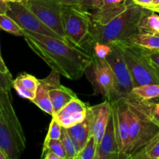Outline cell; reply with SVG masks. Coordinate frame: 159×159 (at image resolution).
I'll use <instances>...</instances> for the list:
<instances>
[{
  "instance_id": "4",
  "label": "cell",
  "mask_w": 159,
  "mask_h": 159,
  "mask_svg": "<svg viewBox=\"0 0 159 159\" xmlns=\"http://www.w3.org/2000/svg\"><path fill=\"white\" fill-rule=\"evenodd\" d=\"M62 25L67 40L89 53L94 45L92 34V16L89 11L78 6H62Z\"/></svg>"
},
{
  "instance_id": "9",
  "label": "cell",
  "mask_w": 159,
  "mask_h": 159,
  "mask_svg": "<svg viewBox=\"0 0 159 159\" xmlns=\"http://www.w3.org/2000/svg\"><path fill=\"white\" fill-rule=\"evenodd\" d=\"M6 14L15 20L25 31L64 40L40 21L38 17L23 4V2H10L9 9Z\"/></svg>"
},
{
  "instance_id": "38",
  "label": "cell",
  "mask_w": 159,
  "mask_h": 159,
  "mask_svg": "<svg viewBox=\"0 0 159 159\" xmlns=\"http://www.w3.org/2000/svg\"><path fill=\"white\" fill-rule=\"evenodd\" d=\"M159 6V0H152V6H149L148 8H152V7H155V6Z\"/></svg>"
},
{
  "instance_id": "3",
  "label": "cell",
  "mask_w": 159,
  "mask_h": 159,
  "mask_svg": "<svg viewBox=\"0 0 159 159\" xmlns=\"http://www.w3.org/2000/svg\"><path fill=\"white\" fill-rule=\"evenodd\" d=\"M149 9L131 2L127 9L104 26L92 23V34L96 42L110 43L118 40H127L139 34V25Z\"/></svg>"
},
{
  "instance_id": "36",
  "label": "cell",
  "mask_w": 159,
  "mask_h": 159,
  "mask_svg": "<svg viewBox=\"0 0 159 159\" xmlns=\"http://www.w3.org/2000/svg\"><path fill=\"white\" fill-rule=\"evenodd\" d=\"M41 158L43 159H61L58 155H57L56 154H54V152H50V151H48V152H45L43 155H41Z\"/></svg>"
},
{
  "instance_id": "37",
  "label": "cell",
  "mask_w": 159,
  "mask_h": 159,
  "mask_svg": "<svg viewBox=\"0 0 159 159\" xmlns=\"http://www.w3.org/2000/svg\"><path fill=\"white\" fill-rule=\"evenodd\" d=\"M0 70H1L3 73H5V74H8V73H9V69H8L7 67H6V64H5L4 61H3L2 57L1 55H0Z\"/></svg>"
},
{
  "instance_id": "28",
  "label": "cell",
  "mask_w": 159,
  "mask_h": 159,
  "mask_svg": "<svg viewBox=\"0 0 159 159\" xmlns=\"http://www.w3.org/2000/svg\"><path fill=\"white\" fill-rule=\"evenodd\" d=\"M93 54L101 59H106V57L112 51V46L110 43H103L96 42L93 45Z\"/></svg>"
},
{
  "instance_id": "5",
  "label": "cell",
  "mask_w": 159,
  "mask_h": 159,
  "mask_svg": "<svg viewBox=\"0 0 159 159\" xmlns=\"http://www.w3.org/2000/svg\"><path fill=\"white\" fill-rule=\"evenodd\" d=\"M122 52L134 87L146 84H159V69L149 59L148 51L126 40L113 41Z\"/></svg>"
},
{
  "instance_id": "42",
  "label": "cell",
  "mask_w": 159,
  "mask_h": 159,
  "mask_svg": "<svg viewBox=\"0 0 159 159\" xmlns=\"http://www.w3.org/2000/svg\"><path fill=\"white\" fill-rule=\"evenodd\" d=\"M2 114H1V112H0V120H2Z\"/></svg>"
},
{
  "instance_id": "30",
  "label": "cell",
  "mask_w": 159,
  "mask_h": 159,
  "mask_svg": "<svg viewBox=\"0 0 159 159\" xmlns=\"http://www.w3.org/2000/svg\"><path fill=\"white\" fill-rule=\"evenodd\" d=\"M12 76L11 73L5 74L0 70V89L5 91H10L12 87Z\"/></svg>"
},
{
  "instance_id": "11",
  "label": "cell",
  "mask_w": 159,
  "mask_h": 159,
  "mask_svg": "<svg viewBox=\"0 0 159 159\" xmlns=\"http://www.w3.org/2000/svg\"><path fill=\"white\" fill-rule=\"evenodd\" d=\"M0 112L3 121L13 135L20 150L23 152L26 148V138L12 106L10 91L0 89Z\"/></svg>"
},
{
  "instance_id": "17",
  "label": "cell",
  "mask_w": 159,
  "mask_h": 159,
  "mask_svg": "<svg viewBox=\"0 0 159 159\" xmlns=\"http://www.w3.org/2000/svg\"><path fill=\"white\" fill-rule=\"evenodd\" d=\"M0 149L3 151L8 159H16L21 155L13 135L5 122L0 120Z\"/></svg>"
},
{
  "instance_id": "15",
  "label": "cell",
  "mask_w": 159,
  "mask_h": 159,
  "mask_svg": "<svg viewBox=\"0 0 159 159\" xmlns=\"http://www.w3.org/2000/svg\"><path fill=\"white\" fill-rule=\"evenodd\" d=\"M59 75V73L52 71L48 77L43 79H39L40 85L37 90L35 98L32 101L40 110L51 116L54 115V110L50 97V91L61 85Z\"/></svg>"
},
{
  "instance_id": "40",
  "label": "cell",
  "mask_w": 159,
  "mask_h": 159,
  "mask_svg": "<svg viewBox=\"0 0 159 159\" xmlns=\"http://www.w3.org/2000/svg\"><path fill=\"white\" fill-rule=\"evenodd\" d=\"M148 9H151V10L154 11L155 12H159V6H155V7H152V8H148Z\"/></svg>"
},
{
  "instance_id": "27",
  "label": "cell",
  "mask_w": 159,
  "mask_h": 159,
  "mask_svg": "<svg viewBox=\"0 0 159 159\" xmlns=\"http://www.w3.org/2000/svg\"><path fill=\"white\" fill-rule=\"evenodd\" d=\"M61 125L59 124V122L54 116H52V120H51V122L49 125L48 134H47L44 141H49V140L52 139L59 140L61 138Z\"/></svg>"
},
{
  "instance_id": "6",
  "label": "cell",
  "mask_w": 159,
  "mask_h": 159,
  "mask_svg": "<svg viewBox=\"0 0 159 159\" xmlns=\"http://www.w3.org/2000/svg\"><path fill=\"white\" fill-rule=\"evenodd\" d=\"M93 61L85 74L94 89L95 95L101 94L107 100L114 99L115 80L113 71L106 59H101L93 54Z\"/></svg>"
},
{
  "instance_id": "13",
  "label": "cell",
  "mask_w": 159,
  "mask_h": 159,
  "mask_svg": "<svg viewBox=\"0 0 159 159\" xmlns=\"http://www.w3.org/2000/svg\"><path fill=\"white\" fill-rule=\"evenodd\" d=\"M87 108L88 106L77 97L52 116L57 119L62 127L68 128L86 119Z\"/></svg>"
},
{
  "instance_id": "14",
  "label": "cell",
  "mask_w": 159,
  "mask_h": 159,
  "mask_svg": "<svg viewBox=\"0 0 159 159\" xmlns=\"http://www.w3.org/2000/svg\"><path fill=\"white\" fill-rule=\"evenodd\" d=\"M96 159H119L116 129L111 111L103 136L97 146Z\"/></svg>"
},
{
  "instance_id": "1",
  "label": "cell",
  "mask_w": 159,
  "mask_h": 159,
  "mask_svg": "<svg viewBox=\"0 0 159 159\" xmlns=\"http://www.w3.org/2000/svg\"><path fill=\"white\" fill-rule=\"evenodd\" d=\"M23 37L52 71L71 80L81 79L93 61V54L61 39L25 30Z\"/></svg>"
},
{
  "instance_id": "8",
  "label": "cell",
  "mask_w": 159,
  "mask_h": 159,
  "mask_svg": "<svg viewBox=\"0 0 159 159\" xmlns=\"http://www.w3.org/2000/svg\"><path fill=\"white\" fill-rule=\"evenodd\" d=\"M23 3L47 26L68 41L62 25L61 9L63 5L55 0H26Z\"/></svg>"
},
{
  "instance_id": "39",
  "label": "cell",
  "mask_w": 159,
  "mask_h": 159,
  "mask_svg": "<svg viewBox=\"0 0 159 159\" xmlns=\"http://www.w3.org/2000/svg\"><path fill=\"white\" fill-rule=\"evenodd\" d=\"M0 159H8L7 156H6V154L3 152L2 149H0Z\"/></svg>"
},
{
  "instance_id": "33",
  "label": "cell",
  "mask_w": 159,
  "mask_h": 159,
  "mask_svg": "<svg viewBox=\"0 0 159 159\" xmlns=\"http://www.w3.org/2000/svg\"><path fill=\"white\" fill-rule=\"evenodd\" d=\"M9 0H0V14H6L9 9Z\"/></svg>"
},
{
  "instance_id": "10",
  "label": "cell",
  "mask_w": 159,
  "mask_h": 159,
  "mask_svg": "<svg viewBox=\"0 0 159 159\" xmlns=\"http://www.w3.org/2000/svg\"><path fill=\"white\" fill-rule=\"evenodd\" d=\"M113 113L116 129V139L119 148V159H124L128 145L130 135V113L126 98H120L114 101H109Z\"/></svg>"
},
{
  "instance_id": "25",
  "label": "cell",
  "mask_w": 159,
  "mask_h": 159,
  "mask_svg": "<svg viewBox=\"0 0 159 159\" xmlns=\"http://www.w3.org/2000/svg\"><path fill=\"white\" fill-rule=\"evenodd\" d=\"M97 144L94 136L91 134L83 148L78 153L75 159H96Z\"/></svg>"
},
{
  "instance_id": "26",
  "label": "cell",
  "mask_w": 159,
  "mask_h": 159,
  "mask_svg": "<svg viewBox=\"0 0 159 159\" xmlns=\"http://www.w3.org/2000/svg\"><path fill=\"white\" fill-rule=\"evenodd\" d=\"M60 140L62 144H63L65 150L66 152L67 159H75L78 155L77 149H76L71 137L68 134L67 129L65 128V127H62Z\"/></svg>"
},
{
  "instance_id": "7",
  "label": "cell",
  "mask_w": 159,
  "mask_h": 159,
  "mask_svg": "<svg viewBox=\"0 0 159 159\" xmlns=\"http://www.w3.org/2000/svg\"><path fill=\"white\" fill-rule=\"evenodd\" d=\"M110 44L112 46V51L106 57V60L110 65L114 76L115 91L113 100L114 101L120 98L128 97L131 94L134 85L120 49L115 42H111Z\"/></svg>"
},
{
  "instance_id": "20",
  "label": "cell",
  "mask_w": 159,
  "mask_h": 159,
  "mask_svg": "<svg viewBox=\"0 0 159 159\" xmlns=\"http://www.w3.org/2000/svg\"><path fill=\"white\" fill-rule=\"evenodd\" d=\"M126 41L148 51H159V34H138Z\"/></svg>"
},
{
  "instance_id": "31",
  "label": "cell",
  "mask_w": 159,
  "mask_h": 159,
  "mask_svg": "<svg viewBox=\"0 0 159 159\" xmlns=\"http://www.w3.org/2000/svg\"><path fill=\"white\" fill-rule=\"evenodd\" d=\"M148 56L152 63L159 69V51H148Z\"/></svg>"
},
{
  "instance_id": "43",
  "label": "cell",
  "mask_w": 159,
  "mask_h": 159,
  "mask_svg": "<svg viewBox=\"0 0 159 159\" xmlns=\"http://www.w3.org/2000/svg\"><path fill=\"white\" fill-rule=\"evenodd\" d=\"M0 55L2 56V54H1V46H0Z\"/></svg>"
},
{
  "instance_id": "32",
  "label": "cell",
  "mask_w": 159,
  "mask_h": 159,
  "mask_svg": "<svg viewBox=\"0 0 159 159\" xmlns=\"http://www.w3.org/2000/svg\"><path fill=\"white\" fill-rule=\"evenodd\" d=\"M152 117L155 122L159 126V102L154 103L152 107Z\"/></svg>"
},
{
  "instance_id": "21",
  "label": "cell",
  "mask_w": 159,
  "mask_h": 159,
  "mask_svg": "<svg viewBox=\"0 0 159 159\" xmlns=\"http://www.w3.org/2000/svg\"><path fill=\"white\" fill-rule=\"evenodd\" d=\"M130 95L144 100H151L155 98H158L159 84H146L134 87Z\"/></svg>"
},
{
  "instance_id": "2",
  "label": "cell",
  "mask_w": 159,
  "mask_h": 159,
  "mask_svg": "<svg viewBox=\"0 0 159 159\" xmlns=\"http://www.w3.org/2000/svg\"><path fill=\"white\" fill-rule=\"evenodd\" d=\"M130 113V135L124 159H137L146 146L159 134V126L152 117L154 102L134 96L126 98Z\"/></svg>"
},
{
  "instance_id": "22",
  "label": "cell",
  "mask_w": 159,
  "mask_h": 159,
  "mask_svg": "<svg viewBox=\"0 0 159 159\" xmlns=\"http://www.w3.org/2000/svg\"><path fill=\"white\" fill-rule=\"evenodd\" d=\"M0 29L15 36H24V30L22 29L18 23L7 14H0Z\"/></svg>"
},
{
  "instance_id": "34",
  "label": "cell",
  "mask_w": 159,
  "mask_h": 159,
  "mask_svg": "<svg viewBox=\"0 0 159 159\" xmlns=\"http://www.w3.org/2000/svg\"><path fill=\"white\" fill-rule=\"evenodd\" d=\"M63 6H74L79 7V0H55Z\"/></svg>"
},
{
  "instance_id": "29",
  "label": "cell",
  "mask_w": 159,
  "mask_h": 159,
  "mask_svg": "<svg viewBox=\"0 0 159 159\" xmlns=\"http://www.w3.org/2000/svg\"><path fill=\"white\" fill-rule=\"evenodd\" d=\"M79 8L83 10H96L103 5V0H79Z\"/></svg>"
},
{
  "instance_id": "41",
  "label": "cell",
  "mask_w": 159,
  "mask_h": 159,
  "mask_svg": "<svg viewBox=\"0 0 159 159\" xmlns=\"http://www.w3.org/2000/svg\"><path fill=\"white\" fill-rule=\"evenodd\" d=\"M9 2H23L26 1V0H9Z\"/></svg>"
},
{
  "instance_id": "24",
  "label": "cell",
  "mask_w": 159,
  "mask_h": 159,
  "mask_svg": "<svg viewBox=\"0 0 159 159\" xmlns=\"http://www.w3.org/2000/svg\"><path fill=\"white\" fill-rule=\"evenodd\" d=\"M137 159H159V134L146 146Z\"/></svg>"
},
{
  "instance_id": "12",
  "label": "cell",
  "mask_w": 159,
  "mask_h": 159,
  "mask_svg": "<svg viewBox=\"0 0 159 159\" xmlns=\"http://www.w3.org/2000/svg\"><path fill=\"white\" fill-rule=\"evenodd\" d=\"M110 111V102L107 99L102 103L87 108L86 119L88 120L91 134L94 136L97 146L105 132Z\"/></svg>"
},
{
  "instance_id": "16",
  "label": "cell",
  "mask_w": 159,
  "mask_h": 159,
  "mask_svg": "<svg viewBox=\"0 0 159 159\" xmlns=\"http://www.w3.org/2000/svg\"><path fill=\"white\" fill-rule=\"evenodd\" d=\"M40 85V80L32 75L22 73L12 82V88L22 98L32 102L36 96L37 90Z\"/></svg>"
},
{
  "instance_id": "35",
  "label": "cell",
  "mask_w": 159,
  "mask_h": 159,
  "mask_svg": "<svg viewBox=\"0 0 159 159\" xmlns=\"http://www.w3.org/2000/svg\"><path fill=\"white\" fill-rule=\"evenodd\" d=\"M135 4L139 5V6H143V7L148 8L152 6V0H132Z\"/></svg>"
},
{
  "instance_id": "19",
  "label": "cell",
  "mask_w": 159,
  "mask_h": 159,
  "mask_svg": "<svg viewBox=\"0 0 159 159\" xmlns=\"http://www.w3.org/2000/svg\"><path fill=\"white\" fill-rule=\"evenodd\" d=\"M66 129L79 153L83 148L91 136L88 120L85 119L82 122Z\"/></svg>"
},
{
  "instance_id": "23",
  "label": "cell",
  "mask_w": 159,
  "mask_h": 159,
  "mask_svg": "<svg viewBox=\"0 0 159 159\" xmlns=\"http://www.w3.org/2000/svg\"><path fill=\"white\" fill-rule=\"evenodd\" d=\"M48 151L54 152L57 155H58L61 159H67L66 152L65 150L63 144L61 141V140H49V141H44L43 144V148H42V154L43 155Z\"/></svg>"
},
{
  "instance_id": "18",
  "label": "cell",
  "mask_w": 159,
  "mask_h": 159,
  "mask_svg": "<svg viewBox=\"0 0 159 159\" xmlns=\"http://www.w3.org/2000/svg\"><path fill=\"white\" fill-rule=\"evenodd\" d=\"M50 97L53 106L54 115H55L68 102L77 98V96L71 89L60 85L50 91Z\"/></svg>"
}]
</instances>
